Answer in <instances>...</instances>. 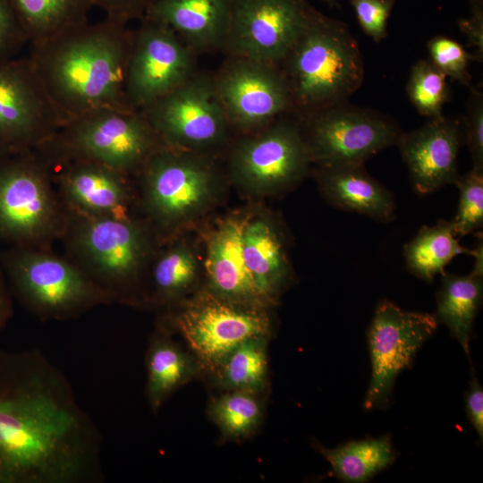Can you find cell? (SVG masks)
Wrapping results in <instances>:
<instances>
[{"mask_svg": "<svg viewBox=\"0 0 483 483\" xmlns=\"http://www.w3.org/2000/svg\"><path fill=\"white\" fill-rule=\"evenodd\" d=\"M102 436L40 350L0 351V483H97Z\"/></svg>", "mask_w": 483, "mask_h": 483, "instance_id": "1", "label": "cell"}, {"mask_svg": "<svg viewBox=\"0 0 483 483\" xmlns=\"http://www.w3.org/2000/svg\"><path fill=\"white\" fill-rule=\"evenodd\" d=\"M132 33L128 24L105 17L30 45L28 56L64 123L102 108H131L124 80Z\"/></svg>", "mask_w": 483, "mask_h": 483, "instance_id": "2", "label": "cell"}, {"mask_svg": "<svg viewBox=\"0 0 483 483\" xmlns=\"http://www.w3.org/2000/svg\"><path fill=\"white\" fill-rule=\"evenodd\" d=\"M279 68L296 117L347 101L364 79L360 47L347 25L317 9Z\"/></svg>", "mask_w": 483, "mask_h": 483, "instance_id": "3", "label": "cell"}, {"mask_svg": "<svg viewBox=\"0 0 483 483\" xmlns=\"http://www.w3.org/2000/svg\"><path fill=\"white\" fill-rule=\"evenodd\" d=\"M62 236L70 258L112 302L138 301L140 276L153 251L146 225L131 216H86L66 211Z\"/></svg>", "mask_w": 483, "mask_h": 483, "instance_id": "4", "label": "cell"}, {"mask_svg": "<svg viewBox=\"0 0 483 483\" xmlns=\"http://www.w3.org/2000/svg\"><path fill=\"white\" fill-rule=\"evenodd\" d=\"M164 146L140 110L108 107L65 122L35 151L51 168L87 161L131 177Z\"/></svg>", "mask_w": 483, "mask_h": 483, "instance_id": "5", "label": "cell"}, {"mask_svg": "<svg viewBox=\"0 0 483 483\" xmlns=\"http://www.w3.org/2000/svg\"><path fill=\"white\" fill-rule=\"evenodd\" d=\"M9 290L38 318H76L110 297L70 258L48 248L13 245L0 256Z\"/></svg>", "mask_w": 483, "mask_h": 483, "instance_id": "6", "label": "cell"}, {"mask_svg": "<svg viewBox=\"0 0 483 483\" xmlns=\"http://www.w3.org/2000/svg\"><path fill=\"white\" fill-rule=\"evenodd\" d=\"M153 226L171 236L213 204L220 174L211 154L168 146L155 151L137 174Z\"/></svg>", "mask_w": 483, "mask_h": 483, "instance_id": "7", "label": "cell"}, {"mask_svg": "<svg viewBox=\"0 0 483 483\" xmlns=\"http://www.w3.org/2000/svg\"><path fill=\"white\" fill-rule=\"evenodd\" d=\"M66 210L49 165L35 151L0 163V241L47 248L61 237Z\"/></svg>", "mask_w": 483, "mask_h": 483, "instance_id": "8", "label": "cell"}, {"mask_svg": "<svg viewBox=\"0 0 483 483\" xmlns=\"http://www.w3.org/2000/svg\"><path fill=\"white\" fill-rule=\"evenodd\" d=\"M310 164L298 119L292 114L241 135L228 157L233 182L255 196L292 188L307 175Z\"/></svg>", "mask_w": 483, "mask_h": 483, "instance_id": "9", "label": "cell"}, {"mask_svg": "<svg viewBox=\"0 0 483 483\" xmlns=\"http://www.w3.org/2000/svg\"><path fill=\"white\" fill-rule=\"evenodd\" d=\"M296 118L316 165L364 164L382 149L396 146L403 132L386 114L347 101Z\"/></svg>", "mask_w": 483, "mask_h": 483, "instance_id": "10", "label": "cell"}, {"mask_svg": "<svg viewBox=\"0 0 483 483\" xmlns=\"http://www.w3.org/2000/svg\"><path fill=\"white\" fill-rule=\"evenodd\" d=\"M165 146L211 154L232 131L213 74L199 71L185 83L140 110Z\"/></svg>", "mask_w": 483, "mask_h": 483, "instance_id": "11", "label": "cell"}, {"mask_svg": "<svg viewBox=\"0 0 483 483\" xmlns=\"http://www.w3.org/2000/svg\"><path fill=\"white\" fill-rule=\"evenodd\" d=\"M173 323L199 363L212 373L241 343L270 335L267 309L227 301L207 288L178 302Z\"/></svg>", "mask_w": 483, "mask_h": 483, "instance_id": "12", "label": "cell"}, {"mask_svg": "<svg viewBox=\"0 0 483 483\" xmlns=\"http://www.w3.org/2000/svg\"><path fill=\"white\" fill-rule=\"evenodd\" d=\"M139 21L124 80L126 104L136 110L177 89L199 71L198 55L171 27L147 15Z\"/></svg>", "mask_w": 483, "mask_h": 483, "instance_id": "13", "label": "cell"}, {"mask_svg": "<svg viewBox=\"0 0 483 483\" xmlns=\"http://www.w3.org/2000/svg\"><path fill=\"white\" fill-rule=\"evenodd\" d=\"M212 74L232 131L250 133L283 115L292 114L288 84L278 66L226 55Z\"/></svg>", "mask_w": 483, "mask_h": 483, "instance_id": "14", "label": "cell"}, {"mask_svg": "<svg viewBox=\"0 0 483 483\" xmlns=\"http://www.w3.org/2000/svg\"><path fill=\"white\" fill-rule=\"evenodd\" d=\"M315 9L306 0H233L222 52L279 67Z\"/></svg>", "mask_w": 483, "mask_h": 483, "instance_id": "15", "label": "cell"}, {"mask_svg": "<svg viewBox=\"0 0 483 483\" xmlns=\"http://www.w3.org/2000/svg\"><path fill=\"white\" fill-rule=\"evenodd\" d=\"M437 323L431 314L404 310L389 301L377 304L368 330L371 377L364 399L366 410L386 407L397 376L411 365Z\"/></svg>", "mask_w": 483, "mask_h": 483, "instance_id": "16", "label": "cell"}, {"mask_svg": "<svg viewBox=\"0 0 483 483\" xmlns=\"http://www.w3.org/2000/svg\"><path fill=\"white\" fill-rule=\"evenodd\" d=\"M63 124L30 58L0 62V140L14 154L32 151Z\"/></svg>", "mask_w": 483, "mask_h": 483, "instance_id": "17", "label": "cell"}, {"mask_svg": "<svg viewBox=\"0 0 483 483\" xmlns=\"http://www.w3.org/2000/svg\"><path fill=\"white\" fill-rule=\"evenodd\" d=\"M462 144L461 120L444 115L402 132L396 146L418 193L428 194L455 183L460 175L457 155Z\"/></svg>", "mask_w": 483, "mask_h": 483, "instance_id": "18", "label": "cell"}, {"mask_svg": "<svg viewBox=\"0 0 483 483\" xmlns=\"http://www.w3.org/2000/svg\"><path fill=\"white\" fill-rule=\"evenodd\" d=\"M51 169L66 211L86 216H131L130 176L87 161H70Z\"/></svg>", "mask_w": 483, "mask_h": 483, "instance_id": "19", "label": "cell"}, {"mask_svg": "<svg viewBox=\"0 0 483 483\" xmlns=\"http://www.w3.org/2000/svg\"><path fill=\"white\" fill-rule=\"evenodd\" d=\"M249 216H229L210 233L204 262L207 289L235 303L267 309L273 304L257 287L243 259L242 233Z\"/></svg>", "mask_w": 483, "mask_h": 483, "instance_id": "20", "label": "cell"}, {"mask_svg": "<svg viewBox=\"0 0 483 483\" xmlns=\"http://www.w3.org/2000/svg\"><path fill=\"white\" fill-rule=\"evenodd\" d=\"M233 0H156L146 15L171 27L197 55L223 51Z\"/></svg>", "mask_w": 483, "mask_h": 483, "instance_id": "21", "label": "cell"}, {"mask_svg": "<svg viewBox=\"0 0 483 483\" xmlns=\"http://www.w3.org/2000/svg\"><path fill=\"white\" fill-rule=\"evenodd\" d=\"M314 177L322 195L335 208L379 222L394 219L392 194L368 174L364 164L317 165Z\"/></svg>", "mask_w": 483, "mask_h": 483, "instance_id": "22", "label": "cell"}, {"mask_svg": "<svg viewBox=\"0 0 483 483\" xmlns=\"http://www.w3.org/2000/svg\"><path fill=\"white\" fill-rule=\"evenodd\" d=\"M245 265L257 287L272 303L291 276V265L282 233L267 215L250 214L242 233Z\"/></svg>", "mask_w": 483, "mask_h": 483, "instance_id": "23", "label": "cell"}, {"mask_svg": "<svg viewBox=\"0 0 483 483\" xmlns=\"http://www.w3.org/2000/svg\"><path fill=\"white\" fill-rule=\"evenodd\" d=\"M436 293V318L449 329L470 360L469 343L472 325L483 296V275L444 273Z\"/></svg>", "mask_w": 483, "mask_h": 483, "instance_id": "24", "label": "cell"}, {"mask_svg": "<svg viewBox=\"0 0 483 483\" xmlns=\"http://www.w3.org/2000/svg\"><path fill=\"white\" fill-rule=\"evenodd\" d=\"M146 394L150 408L157 411L177 388L195 372L190 356L174 342L163 326L152 336L146 355Z\"/></svg>", "mask_w": 483, "mask_h": 483, "instance_id": "25", "label": "cell"}, {"mask_svg": "<svg viewBox=\"0 0 483 483\" xmlns=\"http://www.w3.org/2000/svg\"><path fill=\"white\" fill-rule=\"evenodd\" d=\"M30 45L89 21V0H10Z\"/></svg>", "mask_w": 483, "mask_h": 483, "instance_id": "26", "label": "cell"}, {"mask_svg": "<svg viewBox=\"0 0 483 483\" xmlns=\"http://www.w3.org/2000/svg\"><path fill=\"white\" fill-rule=\"evenodd\" d=\"M473 256L474 250L462 246L453 233L451 221L439 220L433 226H422L403 249L405 265L411 274L430 282L459 254Z\"/></svg>", "mask_w": 483, "mask_h": 483, "instance_id": "27", "label": "cell"}, {"mask_svg": "<svg viewBox=\"0 0 483 483\" xmlns=\"http://www.w3.org/2000/svg\"><path fill=\"white\" fill-rule=\"evenodd\" d=\"M318 450L338 479L355 483L368 481L396 457L388 436L351 441L335 448L318 445Z\"/></svg>", "mask_w": 483, "mask_h": 483, "instance_id": "28", "label": "cell"}, {"mask_svg": "<svg viewBox=\"0 0 483 483\" xmlns=\"http://www.w3.org/2000/svg\"><path fill=\"white\" fill-rule=\"evenodd\" d=\"M199 274V260L188 243L175 242L153 262L152 301L160 305L177 304L191 290Z\"/></svg>", "mask_w": 483, "mask_h": 483, "instance_id": "29", "label": "cell"}, {"mask_svg": "<svg viewBox=\"0 0 483 483\" xmlns=\"http://www.w3.org/2000/svg\"><path fill=\"white\" fill-rule=\"evenodd\" d=\"M267 338L252 337L235 347L214 373L218 385L227 390L261 392L267 381Z\"/></svg>", "mask_w": 483, "mask_h": 483, "instance_id": "30", "label": "cell"}, {"mask_svg": "<svg viewBox=\"0 0 483 483\" xmlns=\"http://www.w3.org/2000/svg\"><path fill=\"white\" fill-rule=\"evenodd\" d=\"M256 394L249 391L228 390L211 402L209 415L225 436L242 439L255 431L262 416Z\"/></svg>", "mask_w": 483, "mask_h": 483, "instance_id": "31", "label": "cell"}, {"mask_svg": "<svg viewBox=\"0 0 483 483\" xmlns=\"http://www.w3.org/2000/svg\"><path fill=\"white\" fill-rule=\"evenodd\" d=\"M406 90L417 111L429 119L443 115V106L450 98L446 76L429 60L412 66Z\"/></svg>", "mask_w": 483, "mask_h": 483, "instance_id": "32", "label": "cell"}, {"mask_svg": "<svg viewBox=\"0 0 483 483\" xmlns=\"http://www.w3.org/2000/svg\"><path fill=\"white\" fill-rule=\"evenodd\" d=\"M460 191L458 210L451 221L453 233L462 237L483 225V168L472 166L454 183Z\"/></svg>", "mask_w": 483, "mask_h": 483, "instance_id": "33", "label": "cell"}, {"mask_svg": "<svg viewBox=\"0 0 483 483\" xmlns=\"http://www.w3.org/2000/svg\"><path fill=\"white\" fill-rule=\"evenodd\" d=\"M429 61L446 77L469 88L471 76L468 71L472 60L481 61L476 54L468 53L457 41L445 36H436L428 42Z\"/></svg>", "mask_w": 483, "mask_h": 483, "instance_id": "34", "label": "cell"}, {"mask_svg": "<svg viewBox=\"0 0 483 483\" xmlns=\"http://www.w3.org/2000/svg\"><path fill=\"white\" fill-rule=\"evenodd\" d=\"M466 105V114L461 120L462 143L468 147L472 166L483 168V95L470 87Z\"/></svg>", "mask_w": 483, "mask_h": 483, "instance_id": "35", "label": "cell"}, {"mask_svg": "<svg viewBox=\"0 0 483 483\" xmlns=\"http://www.w3.org/2000/svg\"><path fill=\"white\" fill-rule=\"evenodd\" d=\"M362 31L374 41L387 36V21L394 0H350Z\"/></svg>", "mask_w": 483, "mask_h": 483, "instance_id": "36", "label": "cell"}, {"mask_svg": "<svg viewBox=\"0 0 483 483\" xmlns=\"http://www.w3.org/2000/svg\"><path fill=\"white\" fill-rule=\"evenodd\" d=\"M28 37L10 2L0 0V62L17 57Z\"/></svg>", "mask_w": 483, "mask_h": 483, "instance_id": "37", "label": "cell"}, {"mask_svg": "<svg viewBox=\"0 0 483 483\" xmlns=\"http://www.w3.org/2000/svg\"><path fill=\"white\" fill-rule=\"evenodd\" d=\"M106 18L129 24L141 20L156 0H89Z\"/></svg>", "mask_w": 483, "mask_h": 483, "instance_id": "38", "label": "cell"}, {"mask_svg": "<svg viewBox=\"0 0 483 483\" xmlns=\"http://www.w3.org/2000/svg\"><path fill=\"white\" fill-rule=\"evenodd\" d=\"M470 14L458 20V27L469 44L476 47V55H483V3L470 1Z\"/></svg>", "mask_w": 483, "mask_h": 483, "instance_id": "39", "label": "cell"}, {"mask_svg": "<svg viewBox=\"0 0 483 483\" xmlns=\"http://www.w3.org/2000/svg\"><path fill=\"white\" fill-rule=\"evenodd\" d=\"M466 412L479 437L483 438V389L476 378L470 381L466 394Z\"/></svg>", "mask_w": 483, "mask_h": 483, "instance_id": "40", "label": "cell"}, {"mask_svg": "<svg viewBox=\"0 0 483 483\" xmlns=\"http://www.w3.org/2000/svg\"><path fill=\"white\" fill-rule=\"evenodd\" d=\"M13 316L11 292L0 267V333L4 329Z\"/></svg>", "mask_w": 483, "mask_h": 483, "instance_id": "41", "label": "cell"}, {"mask_svg": "<svg viewBox=\"0 0 483 483\" xmlns=\"http://www.w3.org/2000/svg\"><path fill=\"white\" fill-rule=\"evenodd\" d=\"M14 153L0 140V163Z\"/></svg>", "mask_w": 483, "mask_h": 483, "instance_id": "42", "label": "cell"}, {"mask_svg": "<svg viewBox=\"0 0 483 483\" xmlns=\"http://www.w3.org/2000/svg\"><path fill=\"white\" fill-rule=\"evenodd\" d=\"M327 5L331 7H336L339 5L341 0H323Z\"/></svg>", "mask_w": 483, "mask_h": 483, "instance_id": "43", "label": "cell"}, {"mask_svg": "<svg viewBox=\"0 0 483 483\" xmlns=\"http://www.w3.org/2000/svg\"><path fill=\"white\" fill-rule=\"evenodd\" d=\"M470 1H477V2H481V3H483V0H470Z\"/></svg>", "mask_w": 483, "mask_h": 483, "instance_id": "44", "label": "cell"}]
</instances>
